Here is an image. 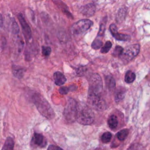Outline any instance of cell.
<instances>
[{
  "label": "cell",
  "mask_w": 150,
  "mask_h": 150,
  "mask_svg": "<svg viewBox=\"0 0 150 150\" xmlns=\"http://www.w3.org/2000/svg\"><path fill=\"white\" fill-rule=\"evenodd\" d=\"M32 100L38 111L43 117L49 120L54 118V113L51 105L40 94L35 93L32 96Z\"/></svg>",
  "instance_id": "cell-1"
},
{
  "label": "cell",
  "mask_w": 150,
  "mask_h": 150,
  "mask_svg": "<svg viewBox=\"0 0 150 150\" xmlns=\"http://www.w3.org/2000/svg\"><path fill=\"white\" fill-rule=\"evenodd\" d=\"M94 120V115L91 109L84 103H77L76 120L82 125H90Z\"/></svg>",
  "instance_id": "cell-2"
},
{
  "label": "cell",
  "mask_w": 150,
  "mask_h": 150,
  "mask_svg": "<svg viewBox=\"0 0 150 150\" xmlns=\"http://www.w3.org/2000/svg\"><path fill=\"white\" fill-rule=\"evenodd\" d=\"M88 102L91 107L98 111H104L107 105L101 94H96L88 92Z\"/></svg>",
  "instance_id": "cell-3"
},
{
  "label": "cell",
  "mask_w": 150,
  "mask_h": 150,
  "mask_svg": "<svg viewBox=\"0 0 150 150\" xmlns=\"http://www.w3.org/2000/svg\"><path fill=\"white\" fill-rule=\"evenodd\" d=\"M77 103L73 98H70L63 112V116L65 120L69 122H72L76 121V110Z\"/></svg>",
  "instance_id": "cell-4"
},
{
  "label": "cell",
  "mask_w": 150,
  "mask_h": 150,
  "mask_svg": "<svg viewBox=\"0 0 150 150\" xmlns=\"http://www.w3.org/2000/svg\"><path fill=\"white\" fill-rule=\"evenodd\" d=\"M93 25L88 19H83L74 23L71 26V32L74 35H80L86 32Z\"/></svg>",
  "instance_id": "cell-5"
},
{
  "label": "cell",
  "mask_w": 150,
  "mask_h": 150,
  "mask_svg": "<svg viewBox=\"0 0 150 150\" xmlns=\"http://www.w3.org/2000/svg\"><path fill=\"white\" fill-rule=\"evenodd\" d=\"M103 89V83L101 77L97 73L91 74L89 79L88 93L101 94Z\"/></svg>",
  "instance_id": "cell-6"
},
{
  "label": "cell",
  "mask_w": 150,
  "mask_h": 150,
  "mask_svg": "<svg viewBox=\"0 0 150 150\" xmlns=\"http://www.w3.org/2000/svg\"><path fill=\"white\" fill-rule=\"evenodd\" d=\"M140 46L138 44H134L128 46L120 55V57L125 62H129L135 57H136L139 52Z\"/></svg>",
  "instance_id": "cell-7"
},
{
  "label": "cell",
  "mask_w": 150,
  "mask_h": 150,
  "mask_svg": "<svg viewBox=\"0 0 150 150\" xmlns=\"http://www.w3.org/2000/svg\"><path fill=\"white\" fill-rule=\"evenodd\" d=\"M18 21L21 25V28L22 30V33L24 35V37L26 40V42H29L30 40L32 38V32L31 29L25 20L23 14L22 13H19L18 15Z\"/></svg>",
  "instance_id": "cell-8"
},
{
  "label": "cell",
  "mask_w": 150,
  "mask_h": 150,
  "mask_svg": "<svg viewBox=\"0 0 150 150\" xmlns=\"http://www.w3.org/2000/svg\"><path fill=\"white\" fill-rule=\"evenodd\" d=\"M32 144L40 147H44L46 145V141L42 134L35 132L32 139Z\"/></svg>",
  "instance_id": "cell-9"
},
{
  "label": "cell",
  "mask_w": 150,
  "mask_h": 150,
  "mask_svg": "<svg viewBox=\"0 0 150 150\" xmlns=\"http://www.w3.org/2000/svg\"><path fill=\"white\" fill-rule=\"evenodd\" d=\"M96 12V6L93 4H88L82 6L80 8V12L87 17L92 16Z\"/></svg>",
  "instance_id": "cell-10"
},
{
  "label": "cell",
  "mask_w": 150,
  "mask_h": 150,
  "mask_svg": "<svg viewBox=\"0 0 150 150\" xmlns=\"http://www.w3.org/2000/svg\"><path fill=\"white\" fill-rule=\"evenodd\" d=\"M53 2L60 9L62 12L66 15V16L70 19H73V16L70 12L68 6L61 0H52Z\"/></svg>",
  "instance_id": "cell-11"
},
{
  "label": "cell",
  "mask_w": 150,
  "mask_h": 150,
  "mask_svg": "<svg viewBox=\"0 0 150 150\" xmlns=\"http://www.w3.org/2000/svg\"><path fill=\"white\" fill-rule=\"evenodd\" d=\"M25 69L20 66L13 64L12 66V71L13 75L17 79H22L25 74Z\"/></svg>",
  "instance_id": "cell-12"
},
{
  "label": "cell",
  "mask_w": 150,
  "mask_h": 150,
  "mask_svg": "<svg viewBox=\"0 0 150 150\" xmlns=\"http://www.w3.org/2000/svg\"><path fill=\"white\" fill-rule=\"evenodd\" d=\"M53 79L56 85L61 86L63 85L66 81L65 76L61 71H56L53 74Z\"/></svg>",
  "instance_id": "cell-13"
},
{
  "label": "cell",
  "mask_w": 150,
  "mask_h": 150,
  "mask_svg": "<svg viewBox=\"0 0 150 150\" xmlns=\"http://www.w3.org/2000/svg\"><path fill=\"white\" fill-rule=\"evenodd\" d=\"M105 83L107 89L110 91H112L115 88V81L111 75H107L105 77Z\"/></svg>",
  "instance_id": "cell-14"
},
{
  "label": "cell",
  "mask_w": 150,
  "mask_h": 150,
  "mask_svg": "<svg viewBox=\"0 0 150 150\" xmlns=\"http://www.w3.org/2000/svg\"><path fill=\"white\" fill-rule=\"evenodd\" d=\"M125 92L126 90L123 87H119L117 89L114 95V98L116 103L120 102L124 98L125 94Z\"/></svg>",
  "instance_id": "cell-15"
},
{
  "label": "cell",
  "mask_w": 150,
  "mask_h": 150,
  "mask_svg": "<svg viewBox=\"0 0 150 150\" xmlns=\"http://www.w3.org/2000/svg\"><path fill=\"white\" fill-rule=\"evenodd\" d=\"M14 146V141L11 137H8L4 143L2 150H13Z\"/></svg>",
  "instance_id": "cell-16"
},
{
  "label": "cell",
  "mask_w": 150,
  "mask_h": 150,
  "mask_svg": "<svg viewBox=\"0 0 150 150\" xmlns=\"http://www.w3.org/2000/svg\"><path fill=\"white\" fill-rule=\"evenodd\" d=\"M127 14V9L125 8H121L118 11L116 16V21L118 23L122 22L125 18Z\"/></svg>",
  "instance_id": "cell-17"
},
{
  "label": "cell",
  "mask_w": 150,
  "mask_h": 150,
  "mask_svg": "<svg viewBox=\"0 0 150 150\" xmlns=\"http://www.w3.org/2000/svg\"><path fill=\"white\" fill-rule=\"evenodd\" d=\"M108 124L111 129H114L118 125V118L115 115H111L108 119Z\"/></svg>",
  "instance_id": "cell-18"
},
{
  "label": "cell",
  "mask_w": 150,
  "mask_h": 150,
  "mask_svg": "<svg viewBox=\"0 0 150 150\" xmlns=\"http://www.w3.org/2000/svg\"><path fill=\"white\" fill-rule=\"evenodd\" d=\"M112 36L117 40H122V41H127L131 39V37L128 35H125V34H123V33H118V32L112 34Z\"/></svg>",
  "instance_id": "cell-19"
},
{
  "label": "cell",
  "mask_w": 150,
  "mask_h": 150,
  "mask_svg": "<svg viewBox=\"0 0 150 150\" xmlns=\"http://www.w3.org/2000/svg\"><path fill=\"white\" fill-rule=\"evenodd\" d=\"M135 79V74L132 71L128 70L126 72L125 75V81L127 83H132Z\"/></svg>",
  "instance_id": "cell-20"
},
{
  "label": "cell",
  "mask_w": 150,
  "mask_h": 150,
  "mask_svg": "<svg viewBox=\"0 0 150 150\" xmlns=\"http://www.w3.org/2000/svg\"><path fill=\"white\" fill-rule=\"evenodd\" d=\"M128 133H129V131L128 129H123L118 131L117 133L116 136H117V138L120 141H123L127 138V137L128 135Z\"/></svg>",
  "instance_id": "cell-21"
},
{
  "label": "cell",
  "mask_w": 150,
  "mask_h": 150,
  "mask_svg": "<svg viewBox=\"0 0 150 150\" xmlns=\"http://www.w3.org/2000/svg\"><path fill=\"white\" fill-rule=\"evenodd\" d=\"M76 89V87L75 86H70L69 87H62L59 88V92L61 94H66L68 93L69 91H74Z\"/></svg>",
  "instance_id": "cell-22"
},
{
  "label": "cell",
  "mask_w": 150,
  "mask_h": 150,
  "mask_svg": "<svg viewBox=\"0 0 150 150\" xmlns=\"http://www.w3.org/2000/svg\"><path fill=\"white\" fill-rule=\"evenodd\" d=\"M11 29L12 33L15 35L18 34L20 30L18 24L17 23V22H16L15 19L13 18H11Z\"/></svg>",
  "instance_id": "cell-23"
},
{
  "label": "cell",
  "mask_w": 150,
  "mask_h": 150,
  "mask_svg": "<svg viewBox=\"0 0 150 150\" xmlns=\"http://www.w3.org/2000/svg\"><path fill=\"white\" fill-rule=\"evenodd\" d=\"M102 45H103V42L101 41V40L98 38H96L92 42L91 46L93 49L97 50L100 49L102 46Z\"/></svg>",
  "instance_id": "cell-24"
},
{
  "label": "cell",
  "mask_w": 150,
  "mask_h": 150,
  "mask_svg": "<svg viewBox=\"0 0 150 150\" xmlns=\"http://www.w3.org/2000/svg\"><path fill=\"white\" fill-rule=\"evenodd\" d=\"M112 138V135L110 132H104L101 136V141L103 143H108L111 141Z\"/></svg>",
  "instance_id": "cell-25"
},
{
  "label": "cell",
  "mask_w": 150,
  "mask_h": 150,
  "mask_svg": "<svg viewBox=\"0 0 150 150\" xmlns=\"http://www.w3.org/2000/svg\"><path fill=\"white\" fill-rule=\"evenodd\" d=\"M111 46H112L111 42L110 41H107L104 44V45L101 47L100 52L102 53H107L108 52H109V50L111 48Z\"/></svg>",
  "instance_id": "cell-26"
},
{
  "label": "cell",
  "mask_w": 150,
  "mask_h": 150,
  "mask_svg": "<svg viewBox=\"0 0 150 150\" xmlns=\"http://www.w3.org/2000/svg\"><path fill=\"white\" fill-rule=\"evenodd\" d=\"M52 52V49L50 46H43L42 47V53L45 56H49Z\"/></svg>",
  "instance_id": "cell-27"
},
{
  "label": "cell",
  "mask_w": 150,
  "mask_h": 150,
  "mask_svg": "<svg viewBox=\"0 0 150 150\" xmlns=\"http://www.w3.org/2000/svg\"><path fill=\"white\" fill-rule=\"evenodd\" d=\"M123 48L121 47V46H117L114 50V52L112 53V55L114 56H120V55L122 54V53L123 52Z\"/></svg>",
  "instance_id": "cell-28"
},
{
  "label": "cell",
  "mask_w": 150,
  "mask_h": 150,
  "mask_svg": "<svg viewBox=\"0 0 150 150\" xmlns=\"http://www.w3.org/2000/svg\"><path fill=\"white\" fill-rule=\"evenodd\" d=\"M105 24L104 23H102L100 24V28H99V30L97 34V38H99V37H103L104 35V32H105Z\"/></svg>",
  "instance_id": "cell-29"
},
{
  "label": "cell",
  "mask_w": 150,
  "mask_h": 150,
  "mask_svg": "<svg viewBox=\"0 0 150 150\" xmlns=\"http://www.w3.org/2000/svg\"><path fill=\"white\" fill-rule=\"evenodd\" d=\"M76 74L79 76H83L85 74V72L86 71V68H85L84 66H81L80 67H78L76 69Z\"/></svg>",
  "instance_id": "cell-30"
},
{
  "label": "cell",
  "mask_w": 150,
  "mask_h": 150,
  "mask_svg": "<svg viewBox=\"0 0 150 150\" xmlns=\"http://www.w3.org/2000/svg\"><path fill=\"white\" fill-rule=\"evenodd\" d=\"M127 150H142V145L138 143H135L131 145Z\"/></svg>",
  "instance_id": "cell-31"
},
{
  "label": "cell",
  "mask_w": 150,
  "mask_h": 150,
  "mask_svg": "<svg viewBox=\"0 0 150 150\" xmlns=\"http://www.w3.org/2000/svg\"><path fill=\"white\" fill-rule=\"evenodd\" d=\"M109 29H110V30L111 34H113V33H115L117 32V26L115 24H114V23L110 25Z\"/></svg>",
  "instance_id": "cell-32"
},
{
  "label": "cell",
  "mask_w": 150,
  "mask_h": 150,
  "mask_svg": "<svg viewBox=\"0 0 150 150\" xmlns=\"http://www.w3.org/2000/svg\"><path fill=\"white\" fill-rule=\"evenodd\" d=\"M47 150H63V149L56 145H49V146L47 148Z\"/></svg>",
  "instance_id": "cell-33"
},
{
  "label": "cell",
  "mask_w": 150,
  "mask_h": 150,
  "mask_svg": "<svg viewBox=\"0 0 150 150\" xmlns=\"http://www.w3.org/2000/svg\"><path fill=\"white\" fill-rule=\"evenodd\" d=\"M3 26V18L1 14H0V28Z\"/></svg>",
  "instance_id": "cell-34"
}]
</instances>
